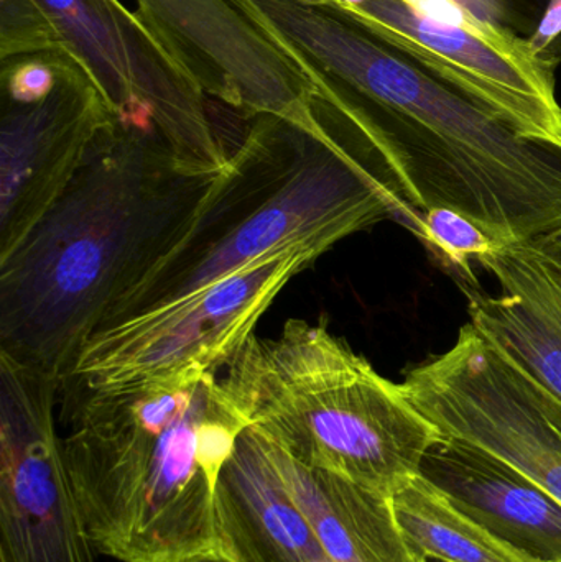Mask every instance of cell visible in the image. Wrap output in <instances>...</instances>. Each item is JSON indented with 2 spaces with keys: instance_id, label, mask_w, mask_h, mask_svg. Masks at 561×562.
Segmentation results:
<instances>
[{
  "instance_id": "6da1fadb",
  "label": "cell",
  "mask_w": 561,
  "mask_h": 562,
  "mask_svg": "<svg viewBox=\"0 0 561 562\" xmlns=\"http://www.w3.org/2000/svg\"><path fill=\"white\" fill-rule=\"evenodd\" d=\"M231 2L371 150L415 224L450 207L501 243L561 236V148L517 134L329 0Z\"/></svg>"
},
{
  "instance_id": "7a4b0ae2",
  "label": "cell",
  "mask_w": 561,
  "mask_h": 562,
  "mask_svg": "<svg viewBox=\"0 0 561 562\" xmlns=\"http://www.w3.org/2000/svg\"><path fill=\"white\" fill-rule=\"evenodd\" d=\"M223 173L188 167L154 128L115 119L55 206L0 260V353L66 379L183 240Z\"/></svg>"
},
{
  "instance_id": "3957f363",
  "label": "cell",
  "mask_w": 561,
  "mask_h": 562,
  "mask_svg": "<svg viewBox=\"0 0 561 562\" xmlns=\"http://www.w3.org/2000/svg\"><path fill=\"white\" fill-rule=\"evenodd\" d=\"M66 468L98 553L188 562L216 553L214 488L249 428L217 372L127 390L59 382Z\"/></svg>"
},
{
  "instance_id": "277c9868",
  "label": "cell",
  "mask_w": 561,
  "mask_h": 562,
  "mask_svg": "<svg viewBox=\"0 0 561 562\" xmlns=\"http://www.w3.org/2000/svg\"><path fill=\"white\" fill-rule=\"evenodd\" d=\"M388 220L412 227L414 213L351 145L323 122L322 131H308L260 115L193 227L108 324L183 300L283 250L328 252Z\"/></svg>"
},
{
  "instance_id": "5b68a950",
  "label": "cell",
  "mask_w": 561,
  "mask_h": 562,
  "mask_svg": "<svg viewBox=\"0 0 561 562\" xmlns=\"http://www.w3.org/2000/svg\"><path fill=\"white\" fill-rule=\"evenodd\" d=\"M224 372L249 428L300 464L389 497L445 438L402 383L375 372L326 323L289 319L279 337L254 334Z\"/></svg>"
},
{
  "instance_id": "8992f818",
  "label": "cell",
  "mask_w": 561,
  "mask_h": 562,
  "mask_svg": "<svg viewBox=\"0 0 561 562\" xmlns=\"http://www.w3.org/2000/svg\"><path fill=\"white\" fill-rule=\"evenodd\" d=\"M332 3L517 134L561 148L559 65L514 26L476 12L464 0Z\"/></svg>"
},
{
  "instance_id": "52a82bcc",
  "label": "cell",
  "mask_w": 561,
  "mask_h": 562,
  "mask_svg": "<svg viewBox=\"0 0 561 562\" xmlns=\"http://www.w3.org/2000/svg\"><path fill=\"white\" fill-rule=\"evenodd\" d=\"M325 254L318 247L283 250L183 300L114 321L82 347L66 379L112 392L188 370L221 372L280 291Z\"/></svg>"
},
{
  "instance_id": "ba28073f",
  "label": "cell",
  "mask_w": 561,
  "mask_h": 562,
  "mask_svg": "<svg viewBox=\"0 0 561 562\" xmlns=\"http://www.w3.org/2000/svg\"><path fill=\"white\" fill-rule=\"evenodd\" d=\"M59 46L88 72L119 119L154 128L188 167L223 173L231 154L204 94L137 12L119 0H38Z\"/></svg>"
},
{
  "instance_id": "9c48e42d",
  "label": "cell",
  "mask_w": 561,
  "mask_h": 562,
  "mask_svg": "<svg viewBox=\"0 0 561 562\" xmlns=\"http://www.w3.org/2000/svg\"><path fill=\"white\" fill-rule=\"evenodd\" d=\"M405 392L445 436L509 462L561 502V402L470 323L448 352L405 375Z\"/></svg>"
},
{
  "instance_id": "30bf717a",
  "label": "cell",
  "mask_w": 561,
  "mask_h": 562,
  "mask_svg": "<svg viewBox=\"0 0 561 562\" xmlns=\"http://www.w3.org/2000/svg\"><path fill=\"white\" fill-rule=\"evenodd\" d=\"M59 382L0 353V562H96L66 468Z\"/></svg>"
},
{
  "instance_id": "8fae6325",
  "label": "cell",
  "mask_w": 561,
  "mask_h": 562,
  "mask_svg": "<svg viewBox=\"0 0 561 562\" xmlns=\"http://www.w3.org/2000/svg\"><path fill=\"white\" fill-rule=\"evenodd\" d=\"M137 15L203 94L246 119L322 131L308 76L231 0H135Z\"/></svg>"
},
{
  "instance_id": "7c38bea8",
  "label": "cell",
  "mask_w": 561,
  "mask_h": 562,
  "mask_svg": "<svg viewBox=\"0 0 561 562\" xmlns=\"http://www.w3.org/2000/svg\"><path fill=\"white\" fill-rule=\"evenodd\" d=\"M115 119L68 53L45 98L30 104L0 102V260L55 206Z\"/></svg>"
},
{
  "instance_id": "4fadbf2b",
  "label": "cell",
  "mask_w": 561,
  "mask_h": 562,
  "mask_svg": "<svg viewBox=\"0 0 561 562\" xmlns=\"http://www.w3.org/2000/svg\"><path fill=\"white\" fill-rule=\"evenodd\" d=\"M480 266L500 293L463 288L471 326L561 402V236L501 244Z\"/></svg>"
},
{
  "instance_id": "5bb4252c",
  "label": "cell",
  "mask_w": 561,
  "mask_h": 562,
  "mask_svg": "<svg viewBox=\"0 0 561 562\" xmlns=\"http://www.w3.org/2000/svg\"><path fill=\"white\" fill-rule=\"evenodd\" d=\"M420 475L458 510L534 562H561V502L497 456L445 436Z\"/></svg>"
},
{
  "instance_id": "9a60e30c",
  "label": "cell",
  "mask_w": 561,
  "mask_h": 562,
  "mask_svg": "<svg viewBox=\"0 0 561 562\" xmlns=\"http://www.w3.org/2000/svg\"><path fill=\"white\" fill-rule=\"evenodd\" d=\"M217 551L234 562H333L280 474L269 441L237 438L214 488Z\"/></svg>"
},
{
  "instance_id": "2e32d148",
  "label": "cell",
  "mask_w": 561,
  "mask_h": 562,
  "mask_svg": "<svg viewBox=\"0 0 561 562\" xmlns=\"http://www.w3.org/2000/svg\"><path fill=\"white\" fill-rule=\"evenodd\" d=\"M269 446L290 494L333 562H422L402 537L389 495L300 464Z\"/></svg>"
},
{
  "instance_id": "e0dca14e",
  "label": "cell",
  "mask_w": 561,
  "mask_h": 562,
  "mask_svg": "<svg viewBox=\"0 0 561 562\" xmlns=\"http://www.w3.org/2000/svg\"><path fill=\"white\" fill-rule=\"evenodd\" d=\"M405 543L422 562H534L458 510L420 474L391 495Z\"/></svg>"
},
{
  "instance_id": "ac0fdd59",
  "label": "cell",
  "mask_w": 561,
  "mask_h": 562,
  "mask_svg": "<svg viewBox=\"0 0 561 562\" xmlns=\"http://www.w3.org/2000/svg\"><path fill=\"white\" fill-rule=\"evenodd\" d=\"M414 233L450 263L467 281H476L473 263L493 254L501 246V240L491 236L480 224L463 216L450 207H428L418 216Z\"/></svg>"
},
{
  "instance_id": "d6986e66",
  "label": "cell",
  "mask_w": 561,
  "mask_h": 562,
  "mask_svg": "<svg viewBox=\"0 0 561 562\" xmlns=\"http://www.w3.org/2000/svg\"><path fill=\"white\" fill-rule=\"evenodd\" d=\"M48 49L61 46L38 0H0V59Z\"/></svg>"
},
{
  "instance_id": "ffe728a7",
  "label": "cell",
  "mask_w": 561,
  "mask_h": 562,
  "mask_svg": "<svg viewBox=\"0 0 561 562\" xmlns=\"http://www.w3.org/2000/svg\"><path fill=\"white\" fill-rule=\"evenodd\" d=\"M65 58V49H48L0 59V102L30 104L45 98L55 88Z\"/></svg>"
},
{
  "instance_id": "44dd1931",
  "label": "cell",
  "mask_w": 561,
  "mask_h": 562,
  "mask_svg": "<svg viewBox=\"0 0 561 562\" xmlns=\"http://www.w3.org/2000/svg\"><path fill=\"white\" fill-rule=\"evenodd\" d=\"M513 9L534 48L561 65V0H501Z\"/></svg>"
},
{
  "instance_id": "7402d4cb",
  "label": "cell",
  "mask_w": 561,
  "mask_h": 562,
  "mask_svg": "<svg viewBox=\"0 0 561 562\" xmlns=\"http://www.w3.org/2000/svg\"><path fill=\"white\" fill-rule=\"evenodd\" d=\"M188 562H234L229 558L224 557L223 553L216 551V553L204 554V557L194 558V560Z\"/></svg>"
},
{
  "instance_id": "603a6c76",
  "label": "cell",
  "mask_w": 561,
  "mask_h": 562,
  "mask_svg": "<svg viewBox=\"0 0 561 562\" xmlns=\"http://www.w3.org/2000/svg\"><path fill=\"white\" fill-rule=\"evenodd\" d=\"M427 562H444V561L430 560V561H427Z\"/></svg>"
}]
</instances>
